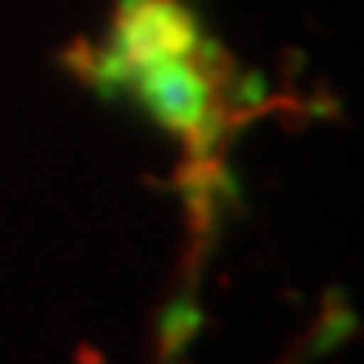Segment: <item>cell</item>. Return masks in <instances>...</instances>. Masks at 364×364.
<instances>
[{
  "mask_svg": "<svg viewBox=\"0 0 364 364\" xmlns=\"http://www.w3.org/2000/svg\"><path fill=\"white\" fill-rule=\"evenodd\" d=\"M134 77V93L150 114L166 126V130L203 142L207 134H215L219 122V81L207 65H198L195 53L162 61V65L138 69Z\"/></svg>",
  "mask_w": 364,
  "mask_h": 364,
  "instance_id": "obj_1",
  "label": "cell"
},
{
  "mask_svg": "<svg viewBox=\"0 0 364 364\" xmlns=\"http://www.w3.org/2000/svg\"><path fill=\"white\" fill-rule=\"evenodd\" d=\"M198 49V25L182 0H126L114 25L109 65L122 73L162 65Z\"/></svg>",
  "mask_w": 364,
  "mask_h": 364,
  "instance_id": "obj_2",
  "label": "cell"
}]
</instances>
